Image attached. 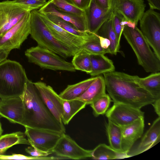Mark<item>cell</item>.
<instances>
[{
  "mask_svg": "<svg viewBox=\"0 0 160 160\" xmlns=\"http://www.w3.org/2000/svg\"><path fill=\"white\" fill-rule=\"evenodd\" d=\"M3 132V129L2 127V124L0 121V137L1 136Z\"/></svg>",
  "mask_w": 160,
  "mask_h": 160,
  "instance_id": "ee69618b",
  "label": "cell"
},
{
  "mask_svg": "<svg viewBox=\"0 0 160 160\" xmlns=\"http://www.w3.org/2000/svg\"><path fill=\"white\" fill-rule=\"evenodd\" d=\"M52 152L59 157L79 160L91 158L92 150L82 148L69 136L63 133Z\"/></svg>",
  "mask_w": 160,
  "mask_h": 160,
  "instance_id": "4fadbf2b",
  "label": "cell"
},
{
  "mask_svg": "<svg viewBox=\"0 0 160 160\" xmlns=\"http://www.w3.org/2000/svg\"><path fill=\"white\" fill-rule=\"evenodd\" d=\"M31 11L15 0L0 2V36L20 21Z\"/></svg>",
  "mask_w": 160,
  "mask_h": 160,
  "instance_id": "30bf717a",
  "label": "cell"
},
{
  "mask_svg": "<svg viewBox=\"0 0 160 160\" xmlns=\"http://www.w3.org/2000/svg\"><path fill=\"white\" fill-rule=\"evenodd\" d=\"M44 14L54 24L75 35L81 37H87L92 33L88 32L79 30L72 23L66 21L59 17L52 15Z\"/></svg>",
  "mask_w": 160,
  "mask_h": 160,
  "instance_id": "4dcf8cb0",
  "label": "cell"
},
{
  "mask_svg": "<svg viewBox=\"0 0 160 160\" xmlns=\"http://www.w3.org/2000/svg\"><path fill=\"white\" fill-rule=\"evenodd\" d=\"M144 118H140L130 124L121 127V146L123 152L128 154L134 143L142 136L144 127Z\"/></svg>",
  "mask_w": 160,
  "mask_h": 160,
  "instance_id": "ac0fdd59",
  "label": "cell"
},
{
  "mask_svg": "<svg viewBox=\"0 0 160 160\" xmlns=\"http://www.w3.org/2000/svg\"><path fill=\"white\" fill-rule=\"evenodd\" d=\"M87 104L78 100H63L61 114L62 121L64 125L68 124L73 118L84 108Z\"/></svg>",
  "mask_w": 160,
  "mask_h": 160,
  "instance_id": "d4e9b609",
  "label": "cell"
},
{
  "mask_svg": "<svg viewBox=\"0 0 160 160\" xmlns=\"http://www.w3.org/2000/svg\"><path fill=\"white\" fill-rule=\"evenodd\" d=\"M112 23L115 32L118 43L120 45L121 35L124 28L126 20L120 13L113 12L112 15Z\"/></svg>",
  "mask_w": 160,
  "mask_h": 160,
  "instance_id": "e575fe53",
  "label": "cell"
},
{
  "mask_svg": "<svg viewBox=\"0 0 160 160\" xmlns=\"http://www.w3.org/2000/svg\"><path fill=\"white\" fill-rule=\"evenodd\" d=\"M96 4L101 8L107 9L111 7L112 0H94Z\"/></svg>",
  "mask_w": 160,
  "mask_h": 160,
  "instance_id": "ab89813d",
  "label": "cell"
},
{
  "mask_svg": "<svg viewBox=\"0 0 160 160\" xmlns=\"http://www.w3.org/2000/svg\"><path fill=\"white\" fill-rule=\"evenodd\" d=\"M92 76L114 71L115 68L112 60L104 54L90 55Z\"/></svg>",
  "mask_w": 160,
  "mask_h": 160,
  "instance_id": "603a6c76",
  "label": "cell"
},
{
  "mask_svg": "<svg viewBox=\"0 0 160 160\" xmlns=\"http://www.w3.org/2000/svg\"><path fill=\"white\" fill-rule=\"evenodd\" d=\"M30 32L38 46L64 58L73 57L76 53L56 39L41 18L38 10L31 11Z\"/></svg>",
  "mask_w": 160,
  "mask_h": 160,
  "instance_id": "5b68a950",
  "label": "cell"
},
{
  "mask_svg": "<svg viewBox=\"0 0 160 160\" xmlns=\"http://www.w3.org/2000/svg\"><path fill=\"white\" fill-rule=\"evenodd\" d=\"M25 54L29 62L43 68L71 72L76 71L72 62L66 61L56 53L38 46L27 49Z\"/></svg>",
  "mask_w": 160,
  "mask_h": 160,
  "instance_id": "8992f818",
  "label": "cell"
},
{
  "mask_svg": "<svg viewBox=\"0 0 160 160\" xmlns=\"http://www.w3.org/2000/svg\"><path fill=\"white\" fill-rule=\"evenodd\" d=\"M28 79L22 66L7 59L0 62V98L20 97L23 93Z\"/></svg>",
  "mask_w": 160,
  "mask_h": 160,
  "instance_id": "277c9868",
  "label": "cell"
},
{
  "mask_svg": "<svg viewBox=\"0 0 160 160\" xmlns=\"http://www.w3.org/2000/svg\"><path fill=\"white\" fill-rule=\"evenodd\" d=\"M23 106L20 97L1 99L0 102V116L13 123L21 125Z\"/></svg>",
  "mask_w": 160,
  "mask_h": 160,
  "instance_id": "2e32d148",
  "label": "cell"
},
{
  "mask_svg": "<svg viewBox=\"0 0 160 160\" xmlns=\"http://www.w3.org/2000/svg\"><path fill=\"white\" fill-rule=\"evenodd\" d=\"M146 7L143 0H112L111 6L113 12L120 13L126 21L137 26Z\"/></svg>",
  "mask_w": 160,
  "mask_h": 160,
  "instance_id": "5bb4252c",
  "label": "cell"
},
{
  "mask_svg": "<svg viewBox=\"0 0 160 160\" xmlns=\"http://www.w3.org/2000/svg\"><path fill=\"white\" fill-rule=\"evenodd\" d=\"M133 80L150 92L156 99L160 98V72L152 73L143 78L131 75Z\"/></svg>",
  "mask_w": 160,
  "mask_h": 160,
  "instance_id": "7402d4cb",
  "label": "cell"
},
{
  "mask_svg": "<svg viewBox=\"0 0 160 160\" xmlns=\"http://www.w3.org/2000/svg\"><path fill=\"white\" fill-rule=\"evenodd\" d=\"M106 85L104 77H96V78L88 88L79 96L75 99L90 104L93 101L106 94Z\"/></svg>",
  "mask_w": 160,
  "mask_h": 160,
  "instance_id": "44dd1931",
  "label": "cell"
},
{
  "mask_svg": "<svg viewBox=\"0 0 160 160\" xmlns=\"http://www.w3.org/2000/svg\"><path fill=\"white\" fill-rule=\"evenodd\" d=\"M106 127L110 146L118 152H123L121 146L122 131L121 127L108 120Z\"/></svg>",
  "mask_w": 160,
  "mask_h": 160,
  "instance_id": "f1b7e54d",
  "label": "cell"
},
{
  "mask_svg": "<svg viewBox=\"0 0 160 160\" xmlns=\"http://www.w3.org/2000/svg\"><path fill=\"white\" fill-rule=\"evenodd\" d=\"M39 13L53 37L60 42L76 52L80 50L82 46L87 42L98 37L97 34L92 33L87 37L75 35L52 22L44 14L39 12Z\"/></svg>",
  "mask_w": 160,
  "mask_h": 160,
  "instance_id": "9c48e42d",
  "label": "cell"
},
{
  "mask_svg": "<svg viewBox=\"0 0 160 160\" xmlns=\"http://www.w3.org/2000/svg\"><path fill=\"white\" fill-rule=\"evenodd\" d=\"M51 1L56 8L61 11L78 16L86 15L85 11L78 8L69 0H51Z\"/></svg>",
  "mask_w": 160,
  "mask_h": 160,
  "instance_id": "1f68e13d",
  "label": "cell"
},
{
  "mask_svg": "<svg viewBox=\"0 0 160 160\" xmlns=\"http://www.w3.org/2000/svg\"><path fill=\"white\" fill-rule=\"evenodd\" d=\"M25 151L31 156L34 157L47 156L52 153L51 152H45L42 151L31 146L28 147L25 149Z\"/></svg>",
  "mask_w": 160,
  "mask_h": 160,
  "instance_id": "74e56055",
  "label": "cell"
},
{
  "mask_svg": "<svg viewBox=\"0 0 160 160\" xmlns=\"http://www.w3.org/2000/svg\"><path fill=\"white\" fill-rule=\"evenodd\" d=\"M112 101L109 95L106 93L93 101L90 106L94 115L97 117L105 113Z\"/></svg>",
  "mask_w": 160,
  "mask_h": 160,
  "instance_id": "d6a6232c",
  "label": "cell"
},
{
  "mask_svg": "<svg viewBox=\"0 0 160 160\" xmlns=\"http://www.w3.org/2000/svg\"></svg>",
  "mask_w": 160,
  "mask_h": 160,
  "instance_id": "bcb514c9",
  "label": "cell"
},
{
  "mask_svg": "<svg viewBox=\"0 0 160 160\" xmlns=\"http://www.w3.org/2000/svg\"><path fill=\"white\" fill-rule=\"evenodd\" d=\"M79 9L85 11L89 7L92 0H69Z\"/></svg>",
  "mask_w": 160,
  "mask_h": 160,
  "instance_id": "f35d334b",
  "label": "cell"
},
{
  "mask_svg": "<svg viewBox=\"0 0 160 160\" xmlns=\"http://www.w3.org/2000/svg\"><path fill=\"white\" fill-rule=\"evenodd\" d=\"M152 104L156 114L160 117V98L156 99Z\"/></svg>",
  "mask_w": 160,
  "mask_h": 160,
  "instance_id": "b9f144b4",
  "label": "cell"
},
{
  "mask_svg": "<svg viewBox=\"0 0 160 160\" xmlns=\"http://www.w3.org/2000/svg\"><path fill=\"white\" fill-rule=\"evenodd\" d=\"M30 145L25 138V134L21 131L7 134L0 137V155H3L9 148L17 144Z\"/></svg>",
  "mask_w": 160,
  "mask_h": 160,
  "instance_id": "83f0119b",
  "label": "cell"
},
{
  "mask_svg": "<svg viewBox=\"0 0 160 160\" xmlns=\"http://www.w3.org/2000/svg\"><path fill=\"white\" fill-rule=\"evenodd\" d=\"M18 3L28 8L31 11L39 9L47 3V0H15Z\"/></svg>",
  "mask_w": 160,
  "mask_h": 160,
  "instance_id": "8d00e7d4",
  "label": "cell"
},
{
  "mask_svg": "<svg viewBox=\"0 0 160 160\" xmlns=\"http://www.w3.org/2000/svg\"><path fill=\"white\" fill-rule=\"evenodd\" d=\"M81 49L90 55H104L107 53H109L108 49L105 48L102 46L99 36L96 39L85 43Z\"/></svg>",
  "mask_w": 160,
  "mask_h": 160,
  "instance_id": "836d02e7",
  "label": "cell"
},
{
  "mask_svg": "<svg viewBox=\"0 0 160 160\" xmlns=\"http://www.w3.org/2000/svg\"><path fill=\"white\" fill-rule=\"evenodd\" d=\"M25 134L30 145L43 151L52 152V151L62 134L50 130L24 126Z\"/></svg>",
  "mask_w": 160,
  "mask_h": 160,
  "instance_id": "8fae6325",
  "label": "cell"
},
{
  "mask_svg": "<svg viewBox=\"0 0 160 160\" xmlns=\"http://www.w3.org/2000/svg\"><path fill=\"white\" fill-rule=\"evenodd\" d=\"M85 12L88 31L96 34L102 25L112 16L113 11L111 7L107 9L101 8L94 0H92Z\"/></svg>",
  "mask_w": 160,
  "mask_h": 160,
  "instance_id": "e0dca14e",
  "label": "cell"
},
{
  "mask_svg": "<svg viewBox=\"0 0 160 160\" xmlns=\"http://www.w3.org/2000/svg\"><path fill=\"white\" fill-rule=\"evenodd\" d=\"M122 34L137 57L138 64L148 72L160 71L158 59L136 25L126 21Z\"/></svg>",
  "mask_w": 160,
  "mask_h": 160,
  "instance_id": "3957f363",
  "label": "cell"
},
{
  "mask_svg": "<svg viewBox=\"0 0 160 160\" xmlns=\"http://www.w3.org/2000/svg\"><path fill=\"white\" fill-rule=\"evenodd\" d=\"M9 53L0 48V62L7 59Z\"/></svg>",
  "mask_w": 160,
  "mask_h": 160,
  "instance_id": "7bdbcfd3",
  "label": "cell"
},
{
  "mask_svg": "<svg viewBox=\"0 0 160 160\" xmlns=\"http://www.w3.org/2000/svg\"><path fill=\"white\" fill-rule=\"evenodd\" d=\"M72 63L76 70L89 74L91 71L90 55L81 49L73 56Z\"/></svg>",
  "mask_w": 160,
  "mask_h": 160,
  "instance_id": "f546056e",
  "label": "cell"
},
{
  "mask_svg": "<svg viewBox=\"0 0 160 160\" xmlns=\"http://www.w3.org/2000/svg\"><path fill=\"white\" fill-rule=\"evenodd\" d=\"M112 15L102 25L96 34L109 41V53L116 55L119 51L120 45L118 43L116 35L113 27Z\"/></svg>",
  "mask_w": 160,
  "mask_h": 160,
  "instance_id": "cb8c5ba5",
  "label": "cell"
},
{
  "mask_svg": "<svg viewBox=\"0 0 160 160\" xmlns=\"http://www.w3.org/2000/svg\"><path fill=\"white\" fill-rule=\"evenodd\" d=\"M160 141V117L153 122L137 147L130 153L129 157L138 155L149 149Z\"/></svg>",
  "mask_w": 160,
  "mask_h": 160,
  "instance_id": "ffe728a7",
  "label": "cell"
},
{
  "mask_svg": "<svg viewBox=\"0 0 160 160\" xmlns=\"http://www.w3.org/2000/svg\"><path fill=\"white\" fill-rule=\"evenodd\" d=\"M150 8L152 9H160V0H147Z\"/></svg>",
  "mask_w": 160,
  "mask_h": 160,
  "instance_id": "60d3db41",
  "label": "cell"
},
{
  "mask_svg": "<svg viewBox=\"0 0 160 160\" xmlns=\"http://www.w3.org/2000/svg\"><path fill=\"white\" fill-rule=\"evenodd\" d=\"M103 75L106 90L114 103L140 109L157 99L135 82L131 75L114 71L104 73Z\"/></svg>",
  "mask_w": 160,
  "mask_h": 160,
  "instance_id": "6da1fadb",
  "label": "cell"
},
{
  "mask_svg": "<svg viewBox=\"0 0 160 160\" xmlns=\"http://www.w3.org/2000/svg\"><path fill=\"white\" fill-rule=\"evenodd\" d=\"M38 10L41 13L59 17L66 21L72 23L79 30L88 32L86 15L84 16H78L61 11L55 7L51 0H49Z\"/></svg>",
  "mask_w": 160,
  "mask_h": 160,
  "instance_id": "d6986e66",
  "label": "cell"
},
{
  "mask_svg": "<svg viewBox=\"0 0 160 160\" xmlns=\"http://www.w3.org/2000/svg\"><path fill=\"white\" fill-rule=\"evenodd\" d=\"M96 78V77H92L74 84L68 85L59 95L63 100L75 99L88 88Z\"/></svg>",
  "mask_w": 160,
  "mask_h": 160,
  "instance_id": "484cf974",
  "label": "cell"
},
{
  "mask_svg": "<svg viewBox=\"0 0 160 160\" xmlns=\"http://www.w3.org/2000/svg\"><path fill=\"white\" fill-rule=\"evenodd\" d=\"M31 11L18 23L0 36V48L10 53L20 48L30 32Z\"/></svg>",
  "mask_w": 160,
  "mask_h": 160,
  "instance_id": "ba28073f",
  "label": "cell"
},
{
  "mask_svg": "<svg viewBox=\"0 0 160 160\" xmlns=\"http://www.w3.org/2000/svg\"><path fill=\"white\" fill-rule=\"evenodd\" d=\"M140 31L154 52L160 60V14L150 8L139 20Z\"/></svg>",
  "mask_w": 160,
  "mask_h": 160,
  "instance_id": "52a82bcc",
  "label": "cell"
},
{
  "mask_svg": "<svg viewBox=\"0 0 160 160\" xmlns=\"http://www.w3.org/2000/svg\"><path fill=\"white\" fill-rule=\"evenodd\" d=\"M20 97L23 106L22 125L65 133L64 124L58 121L50 112L31 80L28 79L24 91Z\"/></svg>",
  "mask_w": 160,
  "mask_h": 160,
  "instance_id": "7a4b0ae2",
  "label": "cell"
},
{
  "mask_svg": "<svg viewBox=\"0 0 160 160\" xmlns=\"http://www.w3.org/2000/svg\"><path fill=\"white\" fill-rule=\"evenodd\" d=\"M42 101L50 112L60 123L61 119L62 99L49 85L44 82H33Z\"/></svg>",
  "mask_w": 160,
  "mask_h": 160,
  "instance_id": "9a60e30c",
  "label": "cell"
},
{
  "mask_svg": "<svg viewBox=\"0 0 160 160\" xmlns=\"http://www.w3.org/2000/svg\"><path fill=\"white\" fill-rule=\"evenodd\" d=\"M0 102H1V100H0Z\"/></svg>",
  "mask_w": 160,
  "mask_h": 160,
  "instance_id": "f6af8a7d",
  "label": "cell"
},
{
  "mask_svg": "<svg viewBox=\"0 0 160 160\" xmlns=\"http://www.w3.org/2000/svg\"><path fill=\"white\" fill-rule=\"evenodd\" d=\"M108 119L120 127L130 124L144 118V112L140 109L121 103H114L106 113Z\"/></svg>",
  "mask_w": 160,
  "mask_h": 160,
  "instance_id": "7c38bea8",
  "label": "cell"
},
{
  "mask_svg": "<svg viewBox=\"0 0 160 160\" xmlns=\"http://www.w3.org/2000/svg\"><path fill=\"white\" fill-rule=\"evenodd\" d=\"M129 157L128 154L118 152L110 146L102 143L92 150L91 158L95 160H109Z\"/></svg>",
  "mask_w": 160,
  "mask_h": 160,
  "instance_id": "4316f807",
  "label": "cell"
},
{
  "mask_svg": "<svg viewBox=\"0 0 160 160\" xmlns=\"http://www.w3.org/2000/svg\"><path fill=\"white\" fill-rule=\"evenodd\" d=\"M60 158L54 156L34 157L27 156L21 154H12L11 155H0V160H52Z\"/></svg>",
  "mask_w": 160,
  "mask_h": 160,
  "instance_id": "d590c367",
  "label": "cell"
}]
</instances>
